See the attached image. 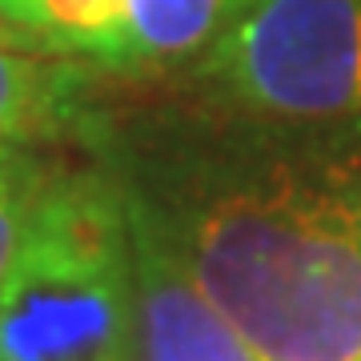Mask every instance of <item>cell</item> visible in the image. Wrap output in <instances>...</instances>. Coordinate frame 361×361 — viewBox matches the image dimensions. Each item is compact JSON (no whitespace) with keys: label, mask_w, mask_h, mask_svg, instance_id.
<instances>
[{"label":"cell","mask_w":361,"mask_h":361,"mask_svg":"<svg viewBox=\"0 0 361 361\" xmlns=\"http://www.w3.org/2000/svg\"><path fill=\"white\" fill-rule=\"evenodd\" d=\"M73 145L269 361H361V116L109 92Z\"/></svg>","instance_id":"cell-1"},{"label":"cell","mask_w":361,"mask_h":361,"mask_svg":"<svg viewBox=\"0 0 361 361\" xmlns=\"http://www.w3.org/2000/svg\"><path fill=\"white\" fill-rule=\"evenodd\" d=\"M0 361H137V249L125 185L56 153L0 277Z\"/></svg>","instance_id":"cell-2"},{"label":"cell","mask_w":361,"mask_h":361,"mask_svg":"<svg viewBox=\"0 0 361 361\" xmlns=\"http://www.w3.org/2000/svg\"><path fill=\"white\" fill-rule=\"evenodd\" d=\"M165 89L269 121L361 116V0H237Z\"/></svg>","instance_id":"cell-3"},{"label":"cell","mask_w":361,"mask_h":361,"mask_svg":"<svg viewBox=\"0 0 361 361\" xmlns=\"http://www.w3.org/2000/svg\"><path fill=\"white\" fill-rule=\"evenodd\" d=\"M237 0H0V28L116 85H169L213 44Z\"/></svg>","instance_id":"cell-4"},{"label":"cell","mask_w":361,"mask_h":361,"mask_svg":"<svg viewBox=\"0 0 361 361\" xmlns=\"http://www.w3.org/2000/svg\"><path fill=\"white\" fill-rule=\"evenodd\" d=\"M129 213L137 249V361H269L197 289L133 201Z\"/></svg>","instance_id":"cell-5"},{"label":"cell","mask_w":361,"mask_h":361,"mask_svg":"<svg viewBox=\"0 0 361 361\" xmlns=\"http://www.w3.org/2000/svg\"><path fill=\"white\" fill-rule=\"evenodd\" d=\"M109 85L101 73L28 49L0 28V141L73 145Z\"/></svg>","instance_id":"cell-6"},{"label":"cell","mask_w":361,"mask_h":361,"mask_svg":"<svg viewBox=\"0 0 361 361\" xmlns=\"http://www.w3.org/2000/svg\"><path fill=\"white\" fill-rule=\"evenodd\" d=\"M56 153H61V145L0 141V277L20 245L25 221L32 213V201L49 177Z\"/></svg>","instance_id":"cell-7"}]
</instances>
